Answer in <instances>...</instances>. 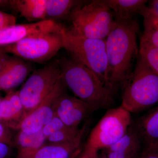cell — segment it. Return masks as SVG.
<instances>
[{"mask_svg": "<svg viewBox=\"0 0 158 158\" xmlns=\"http://www.w3.org/2000/svg\"><path fill=\"white\" fill-rule=\"evenodd\" d=\"M142 151L106 152L108 158H139Z\"/></svg>", "mask_w": 158, "mask_h": 158, "instance_id": "cell-26", "label": "cell"}, {"mask_svg": "<svg viewBox=\"0 0 158 158\" xmlns=\"http://www.w3.org/2000/svg\"><path fill=\"white\" fill-rule=\"evenodd\" d=\"M139 158H158V147L144 148Z\"/></svg>", "mask_w": 158, "mask_h": 158, "instance_id": "cell-29", "label": "cell"}, {"mask_svg": "<svg viewBox=\"0 0 158 158\" xmlns=\"http://www.w3.org/2000/svg\"><path fill=\"white\" fill-rule=\"evenodd\" d=\"M10 145L0 142V158H7L10 152Z\"/></svg>", "mask_w": 158, "mask_h": 158, "instance_id": "cell-30", "label": "cell"}, {"mask_svg": "<svg viewBox=\"0 0 158 158\" xmlns=\"http://www.w3.org/2000/svg\"><path fill=\"white\" fill-rule=\"evenodd\" d=\"M61 77L59 60L49 62L34 71L19 90L24 117L48 95Z\"/></svg>", "mask_w": 158, "mask_h": 158, "instance_id": "cell-8", "label": "cell"}, {"mask_svg": "<svg viewBox=\"0 0 158 158\" xmlns=\"http://www.w3.org/2000/svg\"><path fill=\"white\" fill-rule=\"evenodd\" d=\"M138 23L134 19H115L114 25L106 40L108 59V81L116 92L124 87L133 71V62L138 54Z\"/></svg>", "mask_w": 158, "mask_h": 158, "instance_id": "cell-1", "label": "cell"}, {"mask_svg": "<svg viewBox=\"0 0 158 158\" xmlns=\"http://www.w3.org/2000/svg\"><path fill=\"white\" fill-rule=\"evenodd\" d=\"M144 148L158 147V105L132 121Z\"/></svg>", "mask_w": 158, "mask_h": 158, "instance_id": "cell-13", "label": "cell"}, {"mask_svg": "<svg viewBox=\"0 0 158 158\" xmlns=\"http://www.w3.org/2000/svg\"><path fill=\"white\" fill-rule=\"evenodd\" d=\"M82 137L65 143L45 144L28 158H75L79 156Z\"/></svg>", "mask_w": 158, "mask_h": 158, "instance_id": "cell-15", "label": "cell"}, {"mask_svg": "<svg viewBox=\"0 0 158 158\" xmlns=\"http://www.w3.org/2000/svg\"><path fill=\"white\" fill-rule=\"evenodd\" d=\"M67 127H68L66 126L60 118L55 114L52 118L44 126L43 128L42 132L46 138H47L54 133Z\"/></svg>", "mask_w": 158, "mask_h": 158, "instance_id": "cell-23", "label": "cell"}, {"mask_svg": "<svg viewBox=\"0 0 158 158\" xmlns=\"http://www.w3.org/2000/svg\"><path fill=\"white\" fill-rule=\"evenodd\" d=\"M2 98H0V103H1V101H2ZM0 121L1 122V118H0Z\"/></svg>", "mask_w": 158, "mask_h": 158, "instance_id": "cell-33", "label": "cell"}, {"mask_svg": "<svg viewBox=\"0 0 158 158\" xmlns=\"http://www.w3.org/2000/svg\"><path fill=\"white\" fill-rule=\"evenodd\" d=\"M142 142L132 123L118 141L106 150V152L142 151Z\"/></svg>", "mask_w": 158, "mask_h": 158, "instance_id": "cell-19", "label": "cell"}, {"mask_svg": "<svg viewBox=\"0 0 158 158\" xmlns=\"http://www.w3.org/2000/svg\"><path fill=\"white\" fill-rule=\"evenodd\" d=\"M72 28L87 38L105 39L113 28L115 19L111 10L101 0L75 8L69 16Z\"/></svg>", "mask_w": 158, "mask_h": 158, "instance_id": "cell-6", "label": "cell"}, {"mask_svg": "<svg viewBox=\"0 0 158 158\" xmlns=\"http://www.w3.org/2000/svg\"><path fill=\"white\" fill-rule=\"evenodd\" d=\"M3 2H4V1H0V3H2Z\"/></svg>", "mask_w": 158, "mask_h": 158, "instance_id": "cell-34", "label": "cell"}, {"mask_svg": "<svg viewBox=\"0 0 158 158\" xmlns=\"http://www.w3.org/2000/svg\"><path fill=\"white\" fill-rule=\"evenodd\" d=\"M85 125L81 129H73L70 128H65L52 134L47 138V141L50 144L68 143L75 141L79 138L83 137L86 129Z\"/></svg>", "mask_w": 158, "mask_h": 158, "instance_id": "cell-21", "label": "cell"}, {"mask_svg": "<svg viewBox=\"0 0 158 158\" xmlns=\"http://www.w3.org/2000/svg\"><path fill=\"white\" fill-rule=\"evenodd\" d=\"M66 88L61 75L52 91L22 120L17 130L28 134H35L41 131L53 117L54 103L60 95L65 92Z\"/></svg>", "mask_w": 158, "mask_h": 158, "instance_id": "cell-9", "label": "cell"}, {"mask_svg": "<svg viewBox=\"0 0 158 158\" xmlns=\"http://www.w3.org/2000/svg\"></svg>", "mask_w": 158, "mask_h": 158, "instance_id": "cell-37", "label": "cell"}, {"mask_svg": "<svg viewBox=\"0 0 158 158\" xmlns=\"http://www.w3.org/2000/svg\"><path fill=\"white\" fill-rule=\"evenodd\" d=\"M46 141L42 130L33 134H27L19 131L13 142V145L18 149L17 158L30 157L45 145Z\"/></svg>", "mask_w": 158, "mask_h": 158, "instance_id": "cell-16", "label": "cell"}, {"mask_svg": "<svg viewBox=\"0 0 158 158\" xmlns=\"http://www.w3.org/2000/svg\"><path fill=\"white\" fill-rule=\"evenodd\" d=\"M139 53L148 67L158 76V48L141 39Z\"/></svg>", "mask_w": 158, "mask_h": 158, "instance_id": "cell-22", "label": "cell"}, {"mask_svg": "<svg viewBox=\"0 0 158 158\" xmlns=\"http://www.w3.org/2000/svg\"><path fill=\"white\" fill-rule=\"evenodd\" d=\"M59 61L66 88L87 103L92 112L110 109L114 105L116 92L94 72L72 58L63 57Z\"/></svg>", "mask_w": 158, "mask_h": 158, "instance_id": "cell-2", "label": "cell"}, {"mask_svg": "<svg viewBox=\"0 0 158 158\" xmlns=\"http://www.w3.org/2000/svg\"><path fill=\"white\" fill-rule=\"evenodd\" d=\"M9 3L27 20L46 19V0H15Z\"/></svg>", "mask_w": 158, "mask_h": 158, "instance_id": "cell-18", "label": "cell"}, {"mask_svg": "<svg viewBox=\"0 0 158 158\" xmlns=\"http://www.w3.org/2000/svg\"><path fill=\"white\" fill-rule=\"evenodd\" d=\"M132 121L131 113L121 106L108 109L91 131L81 156L89 157L110 147L123 135Z\"/></svg>", "mask_w": 158, "mask_h": 158, "instance_id": "cell-5", "label": "cell"}, {"mask_svg": "<svg viewBox=\"0 0 158 158\" xmlns=\"http://www.w3.org/2000/svg\"><path fill=\"white\" fill-rule=\"evenodd\" d=\"M24 117V110L19 91H11L2 98L0 103L1 121L9 127L17 129Z\"/></svg>", "mask_w": 158, "mask_h": 158, "instance_id": "cell-14", "label": "cell"}, {"mask_svg": "<svg viewBox=\"0 0 158 158\" xmlns=\"http://www.w3.org/2000/svg\"><path fill=\"white\" fill-rule=\"evenodd\" d=\"M63 48L72 59L93 71L110 87L106 40L87 38L77 33L72 27L65 28Z\"/></svg>", "mask_w": 158, "mask_h": 158, "instance_id": "cell-4", "label": "cell"}, {"mask_svg": "<svg viewBox=\"0 0 158 158\" xmlns=\"http://www.w3.org/2000/svg\"><path fill=\"white\" fill-rule=\"evenodd\" d=\"M88 158H108L106 156V155L103 154L102 155L99 156L98 153L94 155L93 156H90L88 157Z\"/></svg>", "mask_w": 158, "mask_h": 158, "instance_id": "cell-31", "label": "cell"}, {"mask_svg": "<svg viewBox=\"0 0 158 158\" xmlns=\"http://www.w3.org/2000/svg\"><path fill=\"white\" fill-rule=\"evenodd\" d=\"M82 1L46 0V17L61 19L69 17L74 9L81 6Z\"/></svg>", "mask_w": 158, "mask_h": 158, "instance_id": "cell-20", "label": "cell"}, {"mask_svg": "<svg viewBox=\"0 0 158 158\" xmlns=\"http://www.w3.org/2000/svg\"><path fill=\"white\" fill-rule=\"evenodd\" d=\"M81 158V157H80V156H77V157L76 158Z\"/></svg>", "mask_w": 158, "mask_h": 158, "instance_id": "cell-35", "label": "cell"}, {"mask_svg": "<svg viewBox=\"0 0 158 158\" xmlns=\"http://www.w3.org/2000/svg\"><path fill=\"white\" fill-rule=\"evenodd\" d=\"M9 128L5 123L0 121V142L13 146L12 136Z\"/></svg>", "mask_w": 158, "mask_h": 158, "instance_id": "cell-27", "label": "cell"}, {"mask_svg": "<svg viewBox=\"0 0 158 158\" xmlns=\"http://www.w3.org/2000/svg\"><path fill=\"white\" fill-rule=\"evenodd\" d=\"M0 90L8 93L22 84L32 70V65L16 56L0 52Z\"/></svg>", "mask_w": 158, "mask_h": 158, "instance_id": "cell-11", "label": "cell"}, {"mask_svg": "<svg viewBox=\"0 0 158 158\" xmlns=\"http://www.w3.org/2000/svg\"><path fill=\"white\" fill-rule=\"evenodd\" d=\"M138 58L131 76L123 88L121 106L130 113L158 105V76L140 55Z\"/></svg>", "mask_w": 158, "mask_h": 158, "instance_id": "cell-3", "label": "cell"}, {"mask_svg": "<svg viewBox=\"0 0 158 158\" xmlns=\"http://www.w3.org/2000/svg\"><path fill=\"white\" fill-rule=\"evenodd\" d=\"M102 3L113 10L115 19H133L136 14H141L146 7L145 0H101Z\"/></svg>", "mask_w": 158, "mask_h": 158, "instance_id": "cell-17", "label": "cell"}, {"mask_svg": "<svg viewBox=\"0 0 158 158\" xmlns=\"http://www.w3.org/2000/svg\"><path fill=\"white\" fill-rule=\"evenodd\" d=\"M144 24L158 28V10L155 7L146 6L141 12Z\"/></svg>", "mask_w": 158, "mask_h": 158, "instance_id": "cell-24", "label": "cell"}, {"mask_svg": "<svg viewBox=\"0 0 158 158\" xmlns=\"http://www.w3.org/2000/svg\"><path fill=\"white\" fill-rule=\"evenodd\" d=\"M16 24V18L12 15L0 11V30Z\"/></svg>", "mask_w": 158, "mask_h": 158, "instance_id": "cell-28", "label": "cell"}, {"mask_svg": "<svg viewBox=\"0 0 158 158\" xmlns=\"http://www.w3.org/2000/svg\"><path fill=\"white\" fill-rule=\"evenodd\" d=\"M80 157L81 158H88V157H85V156H80Z\"/></svg>", "mask_w": 158, "mask_h": 158, "instance_id": "cell-32", "label": "cell"}, {"mask_svg": "<svg viewBox=\"0 0 158 158\" xmlns=\"http://www.w3.org/2000/svg\"><path fill=\"white\" fill-rule=\"evenodd\" d=\"M54 111L66 126L73 129H79L80 123L92 113L87 103L65 92L56 100Z\"/></svg>", "mask_w": 158, "mask_h": 158, "instance_id": "cell-12", "label": "cell"}, {"mask_svg": "<svg viewBox=\"0 0 158 158\" xmlns=\"http://www.w3.org/2000/svg\"><path fill=\"white\" fill-rule=\"evenodd\" d=\"M1 65H0V70H1Z\"/></svg>", "mask_w": 158, "mask_h": 158, "instance_id": "cell-36", "label": "cell"}, {"mask_svg": "<svg viewBox=\"0 0 158 158\" xmlns=\"http://www.w3.org/2000/svg\"><path fill=\"white\" fill-rule=\"evenodd\" d=\"M65 31L30 36L13 44L0 46V52L13 54L24 60L45 63L63 48Z\"/></svg>", "mask_w": 158, "mask_h": 158, "instance_id": "cell-7", "label": "cell"}, {"mask_svg": "<svg viewBox=\"0 0 158 158\" xmlns=\"http://www.w3.org/2000/svg\"><path fill=\"white\" fill-rule=\"evenodd\" d=\"M144 27L141 39L158 48V28L144 24Z\"/></svg>", "mask_w": 158, "mask_h": 158, "instance_id": "cell-25", "label": "cell"}, {"mask_svg": "<svg viewBox=\"0 0 158 158\" xmlns=\"http://www.w3.org/2000/svg\"><path fill=\"white\" fill-rule=\"evenodd\" d=\"M65 29L62 25L50 19L31 23L15 24L0 30V46L13 44L36 34L62 32Z\"/></svg>", "mask_w": 158, "mask_h": 158, "instance_id": "cell-10", "label": "cell"}]
</instances>
